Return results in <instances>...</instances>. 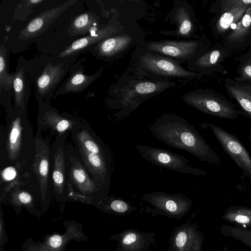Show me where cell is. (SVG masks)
Here are the masks:
<instances>
[{"mask_svg": "<svg viewBox=\"0 0 251 251\" xmlns=\"http://www.w3.org/2000/svg\"><path fill=\"white\" fill-rule=\"evenodd\" d=\"M175 18L178 24V34L181 36L189 35L192 30L193 25L187 10L183 7H179L176 11Z\"/></svg>", "mask_w": 251, "mask_h": 251, "instance_id": "obj_33", "label": "cell"}, {"mask_svg": "<svg viewBox=\"0 0 251 251\" xmlns=\"http://www.w3.org/2000/svg\"><path fill=\"white\" fill-rule=\"evenodd\" d=\"M142 198L152 206L156 214L176 220L186 215L193 203L191 199L178 193L154 192L143 195Z\"/></svg>", "mask_w": 251, "mask_h": 251, "instance_id": "obj_12", "label": "cell"}, {"mask_svg": "<svg viewBox=\"0 0 251 251\" xmlns=\"http://www.w3.org/2000/svg\"><path fill=\"white\" fill-rule=\"evenodd\" d=\"M7 50L4 45L0 48V90L9 91L13 87L14 74L10 75L7 71Z\"/></svg>", "mask_w": 251, "mask_h": 251, "instance_id": "obj_30", "label": "cell"}, {"mask_svg": "<svg viewBox=\"0 0 251 251\" xmlns=\"http://www.w3.org/2000/svg\"><path fill=\"white\" fill-rule=\"evenodd\" d=\"M63 233H53L46 235L43 241H35L32 238L26 239L22 251H65L71 241H86L88 237L83 230L82 225L75 220L64 222Z\"/></svg>", "mask_w": 251, "mask_h": 251, "instance_id": "obj_7", "label": "cell"}, {"mask_svg": "<svg viewBox=\"0 0 251 251\" xmlns=\"http://www.w3.org/2000/svg\"><path fill=\"white\" fill-rule=\"evenodd\" d=\"M70 63L62 62L57 65L48 63L36 80V98L39 103L50 98L53 92L67 73Z\"/></svg>", "mask_w": 251, "mask_h": 251, "instance_id": "obj_15", "label": "cell"}, {"mask_svg": "<svg viewBox=\"0 0 251 251\" xmlns=\"http://www.w3.org/2000/svg\"><path fill=\"white\" fill-rule=\"evenodd\" d=\"M226 217L231 221L243 224H251V209L243 206L230 207Z\"/></svg>", "mask_w": 251, "mask_h": 251, "instance_id": "obj_31", "label": "cell"}, {"mask_svg": "<svg viewBox=\"0 0 251 251\" xmlns=\"http://www.w3.org/2000/svg\"><path fill=\"white\" fill-rule=\"evenodd\" d=\"M163 82H151V81H142L134 85L131 88V90L126 94L124 98V106L126 108H129L133 98L140 97L142 98L144 97H147L148 95H154L158 93L160 91L167 88L168 85L167 83Z\"/></svg>", "mask_w": 251, "mask_h": 251, "instance_id": "obj_24", "label": "cell"}, {"mask_svg": "<svg viewBox=\"0 0 251 251\" xmlns=\"http://www.w3.org/2000/svg\"><path fill=\"white\" fill-rule=\"evenodd\" d=\"M209 128L226 154L241 169L242 178L251 180V156L240 140L234 135L213 123Z\"/></svg>", "mask_w": 251, "mask_h": 251, "instance_id": "obj_13", "label": "cell"}, {"mask_svg": "<svg viewBox=\"0 0 251 251\" xmlns=\"http://www.w3.org/2000/svg\"><path fill=\"white\" fill-rule=\"evenodd\" d=\"M158 140L184 150L200 160L219 166L221 160L199 131L185 119L175 114H164L149 126Z\"/></svg>", "mask_w": 251, "mask_h": 251, "instance_id": "obj_2", "label": "cell"}, {"mask_svg": "<svg viewBox=\"0 0 251 251\" xmlns=\"http://www.w3.org/2000/svg\"><path fill=\"white\" fill-rule=\"evenodd\" d=\"M75 144L84 150L106 158H112L108 148L87 126L82 125L71 133Z\"/></svg>", "mask_w": 251, "mask_h": 251, "instance_id": "obj_19", "label": "cell"}, {"mask_svg": "<svg viewBox=\"0 0 251 251\" xmlns=\"http://www.w3.org/2000/svg\"><path fill=\"white\" fill-rule=\"evenodd\" d=\"M182 100L188 105L207 114L226 120H235L240 110L226 99L204 92H188Z\"/></svg>", "mask_w": 251, "mask_h": 251, "instance_id": "obj_9", "label": "cell"}, {"mask_svg": "<svg viewBox=\"0 0 251 251\" xmlns=\"http://www.w3.org/2000/svg\"><path fill=\"white\" fill-rule=\"evenodd\" d=\"M135 63L141 71L156 76L191 79L200 75L184 69L178 62L174 59L149 52L144 49L136 53Z\"/></svg>", "mask_w": 251, "mask_h": 251, "instance_id": "obj_5", "label": "cell"}, {"mask_svg": "<svg viewBox=\"0 0 251 251\" xmlns=\"http://www.w3.org/2000/svg\"><path fill=\"white\" fill-rule=\"evenodd\" d=\"M251 26V6L246 10L242 19L236 24V27L228 36L231 42L242 41L248 34Z\"/></svg>", "mask_w": 251, "mask_h": 251, "instance_id": "obj_28", "label": "cell"}, {"mask_svg": "<svg viewBox=\"0 0 251 251\" xmlns=\"http://www.w3.org/2000/svg\"><path fill=\"white\" fill-rule=\"evenodd\" d=\"M97 208L104 212L117 216L128 215L136 209L129 202L120 198H113L109 196Z\"/></svg>", "mask_w": 251, "mask_h": 251, "instance_id": "obj_26", "label": "cell"}, {"mask_svg": "<svg viewBox=\"0 0 251 251\" xmlns=\"http://www.w3.org/2000/svg\"><path fill=\"white\" fill-rule=\"evenodd\" d=\"M154 236L153 232H145L130 228L113 235L109 239L118 242L115 251H149L154 242Z\"/></svg>", "mask_w": 251, "mask_h": 251, "instance_id": "obj_18", "label": "cell"}, {"mask_svg": "<svg viewBox=\"0 0 251 251\" xmlns=\"http://www.w3.org/2000/svg\"><path fill=\"white\" fill-rule=\"evenodd\" d=\"M77 68H73L67 79L57 90L56 94H65L84 91L100 76L103 70L101 68L94 74L89 75L84 73L82 69Z\"/></svg>", "mask_w": 251, "mask_h": 251, "instance_id": "obj_20", "label": "cell"}, {"mask_svg": "<svg viewBox=\"0 0 251 251\" xmlns=\"http://www.w3.org/2000/svg\"><path fill=\"white\" fill-rule=\"evenodd\" d=\"M114 32V28L108 25L92 31L90 35L73 42L60 53L59 56L64 58L76 54L86 48L111 37Z\"/></svg>", "mask_w": 251, "mask_h": 251, "instance_id": "obj_21", "label": "cell"}, {"mask_svg": "<svg viewBox=\"0 0 251 251\" xmlns=\"http://www.w3.org/2000/svg\"><path fill=\"white\" fill-rule=\"evenodd\" d=\"M220 56L221 52L218 50L207 52L198 58L195 61V65L202 69L210 68L216 64Z\"/></svg>", "mask_w": 251, "mask_h": 251, "instance_id": "obj_34", "label": "cell"}, {"mask_svg": "<svg viewBox=\"0 0 251 251\" xmlns=\"http://www.w3.org/2000/svg\"><path fill=\"white\" fill-rule=\"evenodd\" d=\"M66 162L69 201H77L96 207L108 197V192L92 178L83 164L75 149L66 145Z\"/></svg>", "mask_w": 251, "mask_h": 251, "instance_id": "obj_3", "label": "cell"}, {"mask_svg": "<svg viewBox=\"0 0 251 251\" xmlns=\"http://www.w3.org/2000/svg\"><path fill=\"white\" fill-rule=\"evenodd\" d=\"M135 147L143 158L158 167L196 176H205L207 174L205 171L189 165V161L183 156L169 150L141 145Z\"/></svg>", "mask_w": 251, "mask_h": 251, "instance_id": "obj_10", "label": "cell"}, {"mask_svg": "<svg viewBox=\"0 0 251 251\" xmlns=\"http://www.w3.org/2000/svg\"><path fill=\"white\" fill-rule=\"evenodd\" d=\"M8 242V236L6 233L5 223L1 207L0 212V251H5L4 246Z\"/></svg>", "mask_w": 251, "mask_h": 251, "instance_id": "obj_36", "label": "cell"}, {"mask_svg": "<svg viewBox=\"0 0 251 251\" xmlns=\"http://www.w3.org/2000/svg\"><path fill=\"white\" fill-rule=\"evenodd\" d=\"M251 5V0H226L222 1L221 4L224 12L242 6H249Z\"/></svg>", "mask_w": 251, "mask_h": 251, "instance_id": "obj_35", "label": "cell"}, {"mask_svg": "<svg viewBox=\"0 0 251 251\" xmlns=\"http://www.w3.org/2000/svg\"><path fill=\"white\" fill-rule=\"evenodd\" d=\"M202 235L196 224L184 223L172 232L168 251H202Z\"/></svg>", "mask_w": 251, "mask_h": 251, "instance_id": "obj_16", "label": "cell"}, {"mask_svg": "<svg viewBox=\"0 0 251 251\" xmlns=\"http://www.w3.org/2000/svg\"><path fill=\"white\" fill-rule=\"evenodd\" d=\"M99 22L97 15L92 12H86L76 17L71 23L69 28L70 36L83 35L97 30Z\"/></svg>", "mask_w": 251, "mask_h": 251, "instance_id": "obj_25", "label": "cell"}, {"mask_svg": "<svg viewBox=\"0 0 251 251\" xmlns=\"http://www.w3.org/2000/svg\"><path fill=\"white\" fill-rule=\"evenodd\" d=\"M132 40L127 34L112 36L100 42L96 46V50L100 57H111L129 47Z\"/></svg>", "mask_w": 251, "mask_h": 251, "instance_id": "obj_23", "label": "cell"}, {"mask_svg": "<svg viewBox=\"0 0 251 251\" xmlns=\"http://www.w3.org/2000/svg\"><path fill=\"white\" fill-rule=\"evenodd\" d=\"M248 139H249V141L250 143V144L251 145V134H250L249 136H248Z\"/></svg>", "mask_w": 251, "mask_h": 251, "instance_id": "obj_38", "label": "cell"}, {"mask_svg": "<svg viewBox=\"0 0 251 251\" xmlns=\"http://www.w3.org/2000/svg\"><path fill=\"white\" fill-rule=\"evenodd\" d=\"M0 202L10 204L18 216L23 207L38 219H40L43 213L38 207V203L41 205L38 188L30 179L10 188L0 196Z\"/></svg>", "mask_w": 251, "mask_h": 251, "instance_id": "obj_8", "label": "cell"}, {"mask_svg": "<svg viewBox=\"0 0 251 251\" xmlns=\"http://www.w3.org/2000/svg\"><path fill=\"white\" fill-rule=\"evenodd\" d=\"M13 88L15 94L14 108L27 110L31 88L25 67L17 68L14 73Z\"/></svg>", "mask_w": 251, "mask_h": 251, "instance_id": "obj_22", "label": "cell"}, {"mask_svg": "<svg viewBox=\"0 0 251 251\" xmlns=\"http://www.w3.org/2000/svg\"><path fill=\"white\" fill-rule=\"evenodd\" d=\"M76 1V0H70L38 14L21 30L19 38L26 40L40 35L63 12Z\"/></svg>", "mask_w": 251, "mask_h": 251, "instance_id": "obj_17", "label": "cell"}, {"mask_svg": "<svg viewBox=\"0 0 251 251\" xmlns=\"http://www.w3.org/2000/svg\"><path fill=\"white\" fill-rule=\"evenodd\" d=\"M228 90L241 107L242 114L251 120V91L238 85L229 86Z\"/></svg>", "mask_w": 251, "mask_h": 251, "instance_id": "obj_27", "label": "cell"}, {"mask_svg": "<svg viewBox=\"0 0 251 251\" xmlns=\"http://www.w3.org/2000/svg\"><path fill=\"white\" fill-rule=\"evenodd\" d=\"M199 43L197 41H151L144 44L146 50L174 59L179 63H188L195 56Z\"/></svg>", "mask_w": 251, "mask_h": 251, "instance_id": "obj_14", "label": "cell"}, {"mask_svg": "<svg viewBox=\"0 0 251 251\" xmlns=\"http://www.w3.org/2000/svg\"><path fill=\"white\" fill-rule=\"evenodd\" d=\"M7 113L5 126L0 135L1 167H14L23 179L32 178L36 153L35 135L27 110L8 107Z\"/></svg>", "mask_w": 251, "mask_h": 251, "instance_id": "obj_1", "label": "cell"}, {"mask_svg": "<svg viewBox=\"0 0 251 251\" xmlns=\"http://www.w3.org/2000/svg\"><path fill=\"white\" fill-rule=\"evenodd\" d=\"M44 1V0H21L14 9L13 19L25 21L33 11L34 7Z\"/></svg>", "mask_w": 251, "mask_h": 251, "instance_id": "obj_32", "label": "cell"}, {"mask_svg": "<svg viewBox=\"0 0 251 251\" xmlns=\"http://www.w3.org/2000/svg\"><path fill=\"white\" fill-rule=\"evenodd\" d=\"M67 136L56 137L50 146L51 194L57 202L62 204L69 201L66 153Z\"/></svg>", "mask_w": 251, "mask_h": 251, "instance_id": "obj_6", "label": "cell"}, {"mask_svg": "<svg viewBox=\"0 0 251 251\" xmlns=\"http://www.w3.org/2000/svg\"><path fill=\"white\" fill-rule=\"evenodd\" d=\"M49 139L37 131L35 135L36 153L32 166V176L39 189L42 211L46 212L52 199L50 171V146Z\"/></svg>", "mask_w": 251, "mask_h": 251, "instance_id": "obj_4", "label": "cell"}, {"mask_svg": "<svg viewBox=\"0 0 251 251\" xmlns=\"http://www.w3.org/2000/svg\"><path fill=\"white\" fill-rule=\"evenodd\" d=\"M235 79L238 81H251V59L243 65L241 69L240 75Z\"/></svg>", "mask_w": 251, "mask_h": 251, "instance_id": "obj_37", "label": "cell"}, {"mask_svg": "<svg viewBox=\"0 0 251 251\" xmlns=\"http://www.w3.org/2000/svg\"><path fill=\"white\" fill-rule=\"evenodd\" d=\"M249 7H237L224 13L217 23V31L219 33L225 32L232 24L236 23L240 19Z\"/></svg>", "mask_w": 251, "mask_h": 251, "instance_id": "obj_29", "label": "cell"}, {"mask_svg": "<svg viewBox=\"0 0 251 251\" xmlns=\"http://www.w3.org/2000/svg\"><path fill=\"white\" fill-rule=\"evenodd\" d=\"M37 123V131L49 130L56 137L68 136L83 124L73 116L60 113L46 102L39 104Z\"/></svg>", "mask_w": 251, "mask_h": 251, "instance_id": "obj_11", "label": "cell"}]
</instances>
